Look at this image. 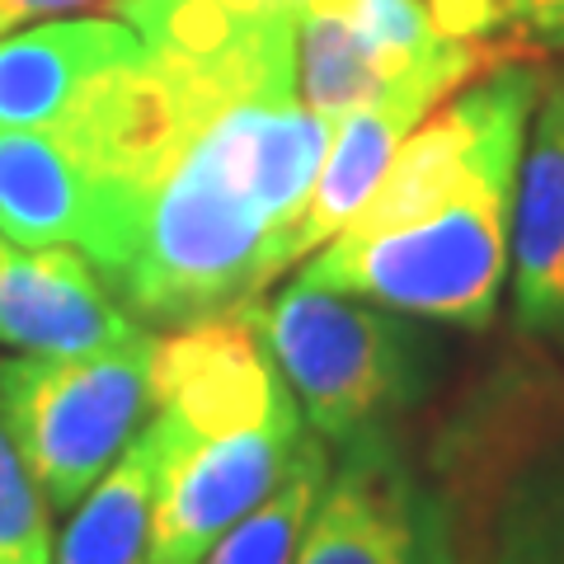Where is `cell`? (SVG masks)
Returning a JSON list of instances; mask_svg holds the SVG:
<instances>
[{
  "mask_svg": "<svg viewBox=\"0 0 564 564\" xmlns=\"http://www.w3.org/2000/svg\"><path fill=\"white\" fill-rule=\"evenodd\" d=\"M541 90V66L494 62L447 95L296 278L423 325L489 329L508 282L518 165Z\"/></svg>",
  "mask_w": 564,
  "mask_h": 564,
  "instance_id": "cell-2",
  "label": "cell"
},
{
  "mask_svg": "<svg viewBox=\"0 0 564 564\" xmlns=\"http://www.w3.org/2000/svg\"><path fill=\"white\" fill-rule=\"evenodd\" d=\"M475 564H564V429L508 452L480 513Z\"/></svg>",
  "mask_w": 564,
  "mask_h": 564,
  "instance_id": "cell-11",
  "label": "cell"
},
{
  "mask_svg": "<svg viewBox=\"0 0 564 564\" xmlns=\"http://www.w3.org/2000/svg\"><path fill=\"white\" fill-rule=\"evenodd\" d=\"M321 6L339 14L391 76L414 70L447 43L423 0H321Z\"/></svg>",
  "mask_w": 564,
  "mask_h": 564,
  "instance_id": "cell-16",
  "label": "cell"
},
{
  "mask_svg": "<svg viewBox=\"0 0 564 564\" xmlns=\"http://www.w3.org/2000/svg\"><path fill=\"white\" fill-rule=\"evenodd\" d=\"M503 29L541 47H564V0H499Z\"/></svg>",
  "mask_w": 564,
  "mask_h": 564,
  "instance_id": "cell-19",
  "label": "cell"
},
{
  "mask_svg": "<svg viewBox=\"0 0 564 564\" xmlns=\"http://www.w3.org/2000/svg\"><path fill=\"white\" fill-rule=\"evenodd\" d=\"M245 315L329 452L367 429H391L433 381V334L391 306L292 278Z\"/></svg>",
  "mask_w": 564,
  "mask_h": 564,
  "instance_id": "cell-4",
  "label": "cell"
},
{
  "mask_svg": "<svg viewBox=\"0 0 564 564\" xmlns=\"http://www.w3.org/2000/svg\"><path fill=\"white\" fill-rule=\"evenodd\" d=\"M151 443L147 423L104 480L66 513L52 564H151Z\"/></svg>",
  "mask_w": 564,
  "mask_h": 564,
  "instance_id": "cell-13",
  "label": "cell"
},
{
  "mask_svg": "<svg viewBox=\"0 0 564 564\" xmlns=\"http://www.w3.org/2000/svg\"><path fill=\"white\" fill-rule=\"evenodd\" d=\"M62 128L85 155L76 245L137 325L245 315L302 263L334 122L296 90V20L212 52L147 47Z\"/></svg>",
  "mask_w": 564,
  "mask_h": 564,
  "instance_id": "cell-1",
  "label": "cell"
},
{
  "mask_svg": "<svg viewBox=\"0 0 564 564\" xmlns=\"http://www.w3.org/2000/svg\"><path fill=\"white\" fill-rule=\"evenodd\" d=\"M52 503L0 423V564H52Z\"/></svg>",
  "mask_w": 564,
  "mask_h": 564,
  "instance_id": "cell-17",
  "label": "cell"
},
{
  "mask_svg": "<svg viewBox=\"0 0 564 564\" xmlns=\"http://www.w3.org/2000/svg\"><path fill=\"white\" fill-rule=\"evenodd\" d=\"M433 14V24L443 39H470V43H489L494 29H503L499 0H423Z\"/></svg>",
  "mask_w": 564,
  "mask_h": 564,
  "instance_id": "cell-18",
  "label": "cell"
},
{
  "mask_svg": "<svg viewBox=\"0 0 564 564\" xmlns=\"http://www.w3.org/2000/svg\"><path fill=\"white\" fill-rule=\"evenodd\" d=\"M20 24H24V20H20V10H14L10 0H0V39H6L10 29H20Z\"/></svg>",
  "mask_w": 564,
  "mask_h": 564,
  "instance_id": "cell-21",
  "label": "cell"
},
{
  "mask_svg": "<svg viewBox=\"0 0 564 564\" xmlns=\"http://www.w3.org/2000/svg\"><path fill=\"white\" fill-rule=\"evenodd\" d=\"M325 480H329V447L315 433H306V443L296 452L292 470L282 475V485L250 518H240L198 564H292Z\"/></svg>",
  "mask_w": 564,
  "mask_h": 564,
  "instance_id": "cell-15",
  "label": "cell"
},
{
  "mask_svg": "<svg viewBox=\"0 0 564 564\" xmlns=\"http://www.w3.org/2000/svg\"><path fill=\"white\" fill-rule=\"evenodd\" d=\"M513 321L527 339L564 348V80H545L527 128L513 236H508Z\"/></svg>",
  "mask_w": 564,
  "mask_h": 564,
  "instance_id": "cell-9",
  "label": "cell"
},
{
  "mask_svg": "<svg viewBox=\"0 0 564 564\" xmlns=\"http://www.w3.org/2000/svg\"><path fill=\"white\" fill-rule=\"evenodd\" d=\"M292 564H466L456 503L391 429H367L329 452V480Z\"/></svg>",
  "mask_w": 564,
  "mask_h": 564,
  "instance_id": "cell-6",
  "label": "cell"
},
{
  "mask_svg": "<svg viewBox=\"0 0 564 564\" xmlns=\"http://www.w3.org/2000/svg\"><path fill=\"white\" fill-rule=\"evenodd\" d=\"M155 329L99 352L0 358V423L52 513H70L151 419Z\"/></svg>",
  "mask_w": 564,
  "mask_h": 564,
  "instance_id": "cell-5",
  "label": "cell"
},
{
  "mask_svg": "<svg viewBox=\"0 0 564 564\" xmlns=\"http://www.w3.org/2000/svg\"><path fill=\"white\" fill-rule=\"evenodd\" d=\"M147 43L113 20H33L0 39V128H47Z\"/></svg>",
  "mask_w": 564,
  "mask_h": 564,
  "instance_id": "cell-10",
  "label": "cell"
},
{
  "mask_svg": "<svg viewBox=\"0 0 564 564\" xmlns=\"http://www.w3.org/2000/svg\"><path fill=\"white\" fill-rule=\"evenodd\" d=\"M306 433L250 315H212L155 334L151 564H198L282 485Z\"/></svg>",
  "mask_w": 564,
  "mask_h": 564,
  "instance_id": "cell-3",
  "label": "cell"
},
{
  "mask_svg": "<svg viewBox=\"0 0 564 564\" xmlns=\"http://www.w3.org/2000/svg\"><path fill=\"white\" fill-rule=\"evenodd\" d=\"M395 80L400 76H391L362 47V39L339 14L321 6V0H306L302 14H296V90H302V104L311 113L339 122Z\"/></svg>",
  "mask_w": 564,
  "mask_h": 564,
  "instance_id": "cell-14",
  "label": "cell"
},
{
  "mask_svg": "<svg viewBox=\"0 0 564 564\" xmlns=\"http://www.w3.org/2000/svg\"><path fill=\"white\" fill-rule=\"evenodd\" d=\"M489 66H494L489 43L447 39L429 62H419L410 76H400L395 85H386L377 99H367L362 109H352L348 118L334 122L321 180H315L302 236H296L302 259L321 250L325 240L339 236L352 221V212L372 198L386 165L395 161L400 141L410 137L447 95H456L466 80H475Z\"/></svg>",
  "mask_w": 564,
  "mask_h": 564,
  "instance_id": "cell-7",
  "label": "cell"
},
{
  "mask_svg": "<svg viewBox=\"0 0 564 564\" xmlns=\"http://www.w3.org/2000/svg\"><path fill=\"white\" fill-rule=\"evenodd\" d=\"M85 155L62 122L0 128V231L20 245H76Z\"/></svg>",
  "mask_w": 564,
  "mask_h": 564,
  "instance_id": "cell-12",
  "label": "cell"
},
{
  "mask_svg": "<svg viewBox=\"0 0 564 564\" xmlns=\"http://www.w3.org/2000/svg\"><path fill=\"white\" fill-rule=\"evenodd\" d=\"M137 325L80 245H20L0 231V344L14 352H99Z\"/></svg>",
  "mask_w": 564,
  "mask_h": 564,
  "instance_id": "cell-8",
  "label": "cell"
},
{
  "mask_svg": "<svg viewBox=\"0 0 564 564\" xmlns=\"http://www.w3.org/2000/svg\"><path fill=\"white\" fill-rule=\"evenodd\" d=\"M20 10V20L33 24V20H57V14H70V10H90V6H109V0H10Z\"/></svg>",
  "mask_w": 564,
  "mask_h": 564,
  "instance_id": "cell-20",
  "label": "cell"
}]
</instances>
